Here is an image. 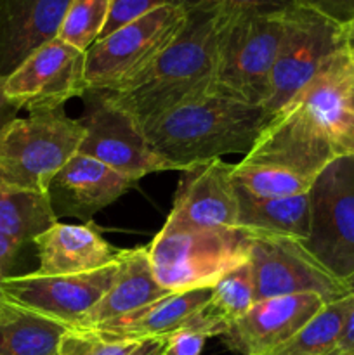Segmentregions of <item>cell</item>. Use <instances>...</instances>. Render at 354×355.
I'll return each instance as SVG.
<instances>
[{"mask_svg":"<svg viewBox=\"0 0 354 355\" xmlns=\"http://www.w3.org/2000/svg\"><path fill=\"white\" fill-rule=\"evenodd\" d=\"M273 114L262 106L219 94H203L141 121L160 156L180 172L224 155H246Z\"/></svg>","mask_w":354,"mask_h":355,"instance_id":"cell-1","label":"cell"},{"mask_svg":"<svg viewBox=\"0 0 354 355\" xmlns=\"http://www.w3.org/2000/svg\"><path fill=\"white\" fill-rule=\"evenodd\" d=\"M347 49L346 26L319 10L297 2L285 12L283 35L262 107L280 111L337 54Z\"/></svg>","mask_w":354,"mask_h":355,"instance_id":"cell-7","label":"cell"},{"mask_svg":"<svg viewBox=\"0 0 354 355\" xmlns=\"http://www.w3.org/2000/svg\"><path fill=\"white\" fill-rule=\"evenodd\" d=\"M71 0H0V76L7 78L31 52L58 38Z\"/></svg>","mask_w":354,"mask_h":355,"instance_id":"cell-16","label":"cell"},{"mask_svg":"<svg viewBox=\"0 0 354 355\" xmlns=\"http://www.w3.org/2000/svg\"><path fill=\"white\" fill-rule=\"evenodd\" d=\"M113 0H71L59 26L58 38L78 51L87 52L101 37Z\"/></svg>","mask_w":354,"mask_h":355,"instance_id":"cell-26","label":"cell"},{"mask_svg":"<svg viewBox=\"0 0 354 355\" xmlns=\"http://www.w3.org/2000/svg\"><path fill=\"white\" fill-rule=\"evenodd\" d=\"M298 2L319 10L342 26H347L354 19V0H298Z\"/></svg>","mask_w":354,"mask_h":355,"instance_id":"cell-31","label":"cell"},{"mask_svg":"<svg viewBox=\"0 0 354 355\" xmlns=\"http://www.w3.org/2000/svg\"><path fill=\"white\" fill-rule=\"evenodd\" d=\"M66 329L0 293V355H58Z\"/></svg>","mask_w":354,"mask_h":355,"instance_id":"cell-21","label":"cell"},{"mask_svg":"<svg viewBox=\"0 0 354 355\" xmlns=\"http://www.w3.org/2000/svg\"><path fill=\"white\" fill-rule=\"evenodd\" d=\"M117 260L118 270L111 288L75 328H94L170 295V291L156 281L148 246L118 250Z\"/></svg>","mask_w":354,"mask_h":355,"instance_id":"cell-18","label":"cell"},{"mask_svg":"<svg viewBox=\"0 0 354 355\" xmlns=\"http://www.w3.org/2000/svg\"><path fill=\"white\" fill-rule=\"evenodd\" d=\"M285 12L226 14L212 94L262 106L269 94Z\"/></svg>","mask_w":354,"mask_h":355,"instance_id":"cell-6","label":"cell"},{"mask_svg":"<svg viewBox=\"0 0 354 355\" xmlns=\"http://www.w3.org/2000/svg\"><path fill=\"white\" fill-rule=\"evenodd\" d=\"M248 234V263L255 284V302L316 293L330 304L354 293L309 252L305 243L287 236Z\"/></svg>","mask_w":354,"mask_h":355,"instance_id":"cell-10","label":"cell"},{"mask_svg":"<svg viewBox=\"0 0 354 355\" xmlns=\"http://www.w3.org/2000/svg\"><path fill=\"white\" fill-rule=\"evenodd\" d=\"M332 355H354V305L344 321L339 342Z\"/></svg>","mask_w":354,"mask_h":355,"instance_id":"cell-33","label":"cell"},{"mask_svg":"<svg viewBox=\"0 0 354 355\" xmlns=\"http://www.w3.org/2000/svg\"><path fill=\"white\" fill-rule=\"evenodd\" d=\"M347 110H349V113L354 114V83L353 87H351L349 97H347Z\"/></svg>","mask_w":354,"mask_h":355,"instance_id":"cell-37","label":"cell"},{"mask_svg":"<svg viewBox=\"0 0 354 355\" xmlns=\"http://www.w3.org/2000/svg\"><path fill=\"white\" fill-rule=\"evenodd\" d=\"M85 128L62 107L16 118L0 132V186L49 194L52 179L78 153Z\"/></svg>","mask_w":354,"mask_h":355,"instance_id":"cell-3","label":"cell"},{"mask_svg":"<svg viewBox=\"0 0 354 355\" xmlns=\"http://www.w3.org/2000/svg\"><path fill=\"white\" fill-rule=\"evenodd\" d=\"M19 250V246L0 236V283L9 276V270L14 266V260H16Z\"/></svg>","mask_w":354,"mask_h":355,"instance_id":"cell-35","label":"cell"},{"mask_svg":"<svg viewBox=\"0 0 354 355\" xmlns=\"http://www.w3.org/2000/svg\"><path fill=\"white\" fill-rule=\"evenodd\" d=\"M142 340L117 338L94 328H68L58 355H130Z\"/></svg>","mask_w":354,"mask_h":355,"instance_id":"cell-27","label":"cell"},{"mask_svg":"<svg viewBox=\"0 0 354 355\" xmlns=\"http://www.w3.org/2000/svg\"><path fill=\"white\" fill-rule=\"evenodd\" d=\"M328 302L316 293L259 300L221 336L226 349L238 355H260L301 331Z\"/></svg>","mask_w":354,"mask_h":355,"instance_id":"cell-13","label":"cell"},{"mask_svg":"<svg viewBox=\"0 0 354 355\" xmlns=\"http://www.w3.org/2000/svg\"><path fill=\"white\" fill-rule=\"evenodd\" d=\"M207 340L205 333L183 326L169 336V355H200Z\"/></svg>","mask_w":354,"mask_h":355,"instance_id":"cell-30","label":"cell"},{"mask_svg":"<svg viewBox=\"0 0 354 355\" xmlns=\"http://www.w3.org/2000/svg\"><path fill=\"white\" fill-rule=\"evenodd\" d=\"M235 163L214 159L200 168L184 172L169 227L233 229L238 227V189L233 180Z\"/></svg>","mask_w":354,"mask_h":355,"instance_id":"cell-14","label":"cell"},{"mask_svg":"<svg viewBox=\"0 0 354 355\" xmlns=\"http://www.w3.org/2000/svg\"><path fill=\"white\" fill-rule=\"evenodd\" d=\"M85 90V52L59 38L31 52L6 78V94L28 113L65 107Z\"/></svg>","mask_w":354,"mask_h":355,"instance_id":"cell-11","label":"cell"},{"mask_svg":"<svg viewBox=\"0 0 354 355\" xmlns=\"http://www.w3.org/2000/svg\"><path fill=\"white\" fill-rule=\"evenodd\" d=\"M346 31H347V47H349V51L354 54V30H347L346 28Z\"/></svg>","mask_w":354,"mask_h":355,"instance_id":"cell-38","label":"cell"},{"mask_svg":"<svg viewBox=\"0 0 354 355\" xmlns=\"http://www.w3.org/2000/svg\"><path fill=\"white\" fill-rule=\"evenodd\" d=\"M210 295L212 288L177 291L130 314L94 326V329L117 338L146 340L170 336L207 304Z\"/></svg>","mask_w":354,"mask_h":355,"instance_id":"cell-19","label":"cell"},{"mask_svg":"<svg viewBox=\"0 0 354 355\" xmlns=\"http://www.w3.org/2000/svg\"><path fill=\"white\" fill-rule=\"evenodd\" d=\"M233 180L239 191L255 198H288L305 194L316 182L290 170L245 162L235 163Z\"/></svg>","mask_w":354,"mask_h":355,"instance_id":"cell-25","label":"cell"},{"mask_svg":"<svg viewBox=\"0 0 354 355\" xmlns=\"http://www.w3.org/2000/svg\"><path fill=\"white\" fill-rule=\"evenodd\" d=\"M346 28H347V30H354V19H353V21H351V23H349V24H347V26H346Z\"/></svg>","mask_w":354,"mask_h":355,"instance_id":"cell-39","label":"cell"},{"mask_svg":"<svg viewBox=\"0 0 354 355\" xmlns=\"http://www.w3.org/2000/svg\"><path fill=\"white\" fill-rule=\"evenodd\" d=\"M139 180L76 153L52 179L49 200L56 217H73L89 224L90 218L124 196Z\"/></svg>","mask_w":354,"mask_h":355,"instance_id":"cell-15","label":"cell"},{"mask_svg":"<svg viewBox=\"0 0 354 355\" xmlns=\"http://www.w3.org/2000/svg\"><path fill=\"white\" fill-rule=\"evenodd\" d=\"M130 355H169V336L142 340Z\"/></svg>","mask_w":354,"mask_h":355,"instance_id":"cell-36","label":"cell"},{"mask_svg":"<svg viewBox=\"0 0 354 355\" xmlns=\"http://www.w3.org/2000/svg\"><path fill=\"white\" fill-rule=\"evenodd\" d=\"M298 0H172L186 12L203 14H281Z\"/></svg>","mask_w":354,"mask_h":355,"instance_id":"cell-28","label":"cell"},{"mask_svg":"<svg viewBox=\"0 0 354 355\" xmlns=\"http://www.w3.org/2000/svg\"><path fill=\"white\" fill-rule=\"evenodd\" d=\"M309 252L342 283L354 286V158H337L311 191Z\"/></svg>","mask_w":354,"mask_h":355,"instance_id":"cell-9","label":"cell"},{"mask_svg":"<svg viewBox=\"0 0 354 355\" xmlns=\"http://www.w3.org/2000/svg\"><path fill=\"white\" fill-rule=\"evenodd\" d=\"M49 194L0 186V236L23 248L56 225Z\"/></svg>","mask_w":354,"mask_h":355,"instance_id":"cell-23","label":"cell"},{"mask_svg":"<svg viewBox=\"0 0 354 355\" xmlns=\"http://www.w3.org/2000/svg\"><path fill=\"white\" fill-rule=\"evenodd\" d=\"M255 304V284L248 262L226 272L212 286L207 304L184 326L205 333L208 338H221L229 326L238 321Z\"/></svg>","mask_w":354,"mask_h":355,"instance_id":"cell-22","label":"cell"},{"mask_svg":"<svg viewBox=\"0 0 354 355\" xmlns=\"http://www.w3.org/2000/svg\"><path fill=\"white\" fill-rule=\"evenodd\" d=\"M83 114L78 118L85 128L80 155L99 159L104 165L135 180L155 172L176 170L170 162L153 149L142 123L117 104L104 90H85Z\"/></svg>","mask_w":354,"mask_h":355,"instance_id":"cell-8","label":"cell"},{"mask_svg":"<svg viewBox=\"0 0 354 355\" xmlns=\"http://www.w3.org/2000/svg\"><path fill=\"white\" fill-rule=\"evenodd\" d=\"M353 305L354 293L330 302L301 331L260 355H332Z\"/></svg>","mask_w":354,"mask_h":355,"instance_id":"cell-24","label":"cell"},{"mask_svg":"<svg viewBox=\"0 0 354 355\" xmlns=\"http://www.w3.org/2000/svg\"><path fill=\"white\" fill-rule=\"evenodd\" d=\"M38 257L37 272L45 276L94 272L110 266L118 250L89 224H61L58 222L33 241Z\"/></svg>","mask_w":354,"mask_h":355,"instance_id":"cell-17","label":"cell"},{"mask_svg":"<svg viewBox=\"0 0 354 355\" xmlns=\"http://www.w3.org/2000/svg\"><path fill=\"white\" fill-rule=\"evenodd\" d=\"M165 3H172V0H113L110 17H108V23L101 37H106L111 31L118 30L124 24L130 23V21L137 19L149 10L165 6Z\"/></svg>","mask_w":354,"mask_h":355,"instance_id":"cell-29","label":"cell"},{"mask_svg":"<svg viewBox=\"0 0 354 355\" xmlns=\"http://www.w3.org/2000/svg\"><path fill=\"white\" fill-rule=\"evenodd\" d=\"M335 158H354V114L349 113L342 130L333 141Z\"/></svg>","mask_w":354,"mask_h":355,"instance_id":"cell-32","label":"cell"},{"mask_svg":"<svg viewBox=\"0 0 354 355\" xmlns=\"http://www.w3.org/2000/svg\"><path fill=\"white\" fill-rule=\"evenodd\" d=\"M21 107L6 94V78L0 76V132L17 118Z\"/></svg>","mask_w":354,"mask_h":355,"instance_id":"cell-34","label":"cell"},{"mask_svg":"<svg viewBox=\"0 0 354 355\" xmlns=\"http://www.w3.org/2000/svg\"><path fill=\"white\" fill-rule=\"evenodd\" d=\"M353 291H354V286H353Z\"/></svg>","mask_w":354,"mask_h":355,"instance_id":"cell-40","label":"cell"},{"mask_svg":"<svg viewBox=\"0 0 354 355\" xmlns=\"http://www.w3.org/2000/svg\"><path fill=\"white\" fill-rule=\"evenodd\" d=\"M226 14L187 12L186 26L139 80L118 92L117 104L144 121L212 92Z\"/></svg>","mask_w":354,"mask_h":355,"instance_id":"cell-2","label":"cell"},{"mask_svg":"<svg viewBox=\"0 0 354 355\" xmlns=\"http://www.w3.org/2000/svg\"><path fill=\"white\" fill-rule=\"evenodd\" d=\"M238 203L239 229L307 243L312 220L309 193L288 198H255L238 189Z\"/></svg>","mask_w":354,"mask_h":355,"instance_id":"cell-20","label":"cell"},{"mask_svg":"<svg viewBox=\"0 0 354 355\" xmlns=\"http://www.w3.org/2000/svg\"><path fill=\"white\" fill-rule=\"evenodd\" d=\"M187 12L165 3L101 37L85 52L87 90L118 92L141 78L186 26Z\"/></svg>","mask_w":354,"mask_h":355,"instance_id":"cell-5","label":"cell"},{"mask_svg":"<svg viewBox=\"0 0 354 355\" xmlns=\"http://www.w3.org/2000/svg\"><path fill=\"white\" fill-rule=\"evenodd\" d=\"M245 229L169 227L148 245L156 281L170 293L212 288L226 272L248 262Z\"/></svg>","mask_w":354,"mask_h":355,"instance_id":"cell-4","label":"cell"},{"mask_svg":"<svg viewBox=\"0 0 354 355\" xmlns=\"http://www.w3.org/2000/svg\"><path fill=\"white\" fill-rule=\"evenodd\" d=\"M117 270V259L103 269L85 274L45 276L35 270L23 276H7L0 283V293L30 311L75 328L110 290Z\"/></svg>","mask_w":354,"mask_h":355,"instance_id":"cell-12","label":"cell"}]
</instances>
